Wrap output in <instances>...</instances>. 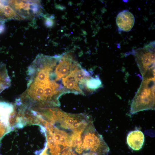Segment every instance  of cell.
<instances>
[{
    "label": "cell",
    "mask_w": 155,
    "mask_h": 155,
    "mask_svg": "<svg viewBox=\"0 0 155 155\" xmlns=\"http://www.w3.org/2000/svg\"><path fill=\"white\" fill-rule=\"evenodd\" d=\"M58 55L38 54L27 71V87L20 98L37 102L44 105L59 106V99L67 93L59 74Z\"/></svg>",
    "instance_id": "obj_1"
},
{
    "label": "cell",
    "mask_w": 155,
    "mask_h": 155,
    "mask_svg": "<svg viewBox=\"0 0 155 155\" xmlns=\"http://www.w3.org/2000/svg\"><path fill=\"white\" fill-rule=\"evenodd\" d=\"M143 78L131 103V115L144 110L155 109V78Z\"/></svg>",
    "instance_id": "obj_2"
},
{
    "label": "cell",
    "mask_w": 155,
    "mask_h": 155,
    "mask_svg": "<svg viewBox=\"0 0 155 155\" xmlns=\"http://www.w3.org/2000/svg\"><path fill=\"white\" fill-rule=\"evenodd\" d=\"M135 56L142 76L150 72H155L154 41L137 49Z\"/></svg>",
    "instance_id": "obj_3"
},
{
    "label": "cell",
    "mask_w": 155,
    "mask_h": 155,
    "mask_svg": "<svg viewBox=\"0 0 155 155\" xmlns=\"http://www.w3.org/2000/svg\"><path fill=\"white\" fill-rule=\"evenodd\" d=\"M10 5L24 20L40 15L42 7L40 1L36 0H8Z\"/></svg>",
    "instance_id": "obj_4"
},
{
    "label": "cell",
    "mask_w": 155,
    "mask_h": 155,
    "mask_svg": "<svg viewBox=\"0 0 155 155\" xmlns=\"http://www.w3.org/2000/svg\"><path fill=\"white\" fill-rule=\"evenodd\" d=\"M135 18L133 14L127 10H124L117 16L116 22L119 29L128 32L131 30L134 24Z\"/></svg>",
    "instance_id": "obj_5"
},
{
    "label": "cell",
    "mask_w": 155,
    "mask_h": 155,
    "mask_svg": "<svg viewBox=\"0 0 155 155\" xmlns=\"http://www.w3.org/2000/svg\"><path fill=\"white\" fill-rule=\"evenodd\" d=\"M24 20L9 4L8 1L0 0V21Z\"/></svg>",
    "instance_id": "obj_6"
},
{
    "label": "cell",
    "mask_w": 155,
    "mask_h": 155,
    "mask_svg": "<svg viewBox=\"0 0 155 155\" xmlns=\"http://www.w3.org/2000/svg\"><path fill=\"white\" fill-rule=\"evenodd\" d=\"M144 136L139 130H135L129 133L127 137V143L129 146L135 150H138L142 147L144 142Z\"/></svg>",
    "instance_id": "obj_7"
},
{
    "label": "cell",
    "mask_w": 155,
    "mask_h": 155,
    "mask_svg": "<svg viewBox=\"0 0 155 155\" xmlns=\"http://www.w3.org/2000/svg\"><path fill=\"white\" fill-rule=\"evenodd\" d=\"M10 79L6 66L0 63V93L10 86Z\"/></svg>",
    "instance_id": "obj_8"
},
{
    "label": "cell",
    "mask_w": 155,
    "mask_h": 155,
    "mask_svg": "<svg viewBox=\"0 0 155 155\" xmlns=\"http://www.w3.org/2000/svg\"><path fill=\"white\" fill-rule=\"evenodd\" d=\"M102 82L98 77H90L85 82L84 88L90 91H94L100 88Z\"/></svg>",
    "instance_id": "obj_9"
},
{
    "label": "cell",
    "mask_w": 155,
    "mask_h": 155,
    "mask_svg": "<svg viewBox=\"0 0 155 155\" xmlns=\"http://www.w3.org/2000/svg\"><path fill=\"white\" fill-rule=\"evenodd\" d=\"M45 24L47 26H52L53 24V22L51 19L48 18L47 19Z\"/></svg>",
    "instance_id": "obj_10"
},
{
    "label": "cell",
    "mask_w": 155,
    "mask_h": 155,
    "mask_svg": "<svg viewBox=\"0 0 155 155\" xmlns=\"http://www.w3.org/2000/svg\"><path fill=\"white\" fill-rule=\"evenodd\" d=\"M123 1H124V2H127L128 1V0H123Z\"/></svg>",
    "instance_id": "obj_11"
}]
</instances>
